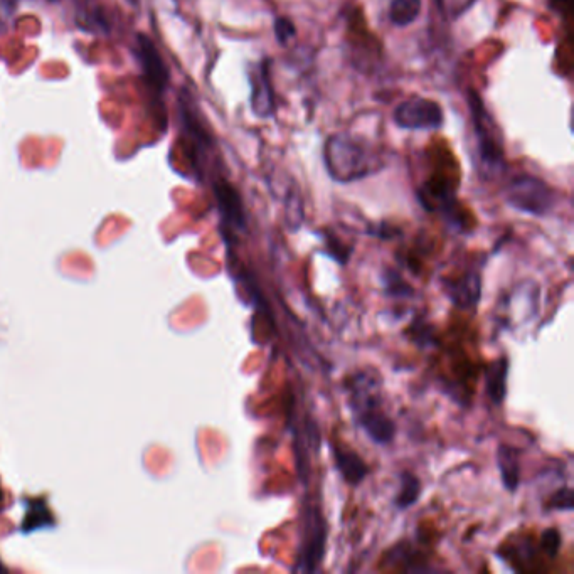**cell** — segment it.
<instances>
[{"label": "cell", "instance_id": "1", "mask_svg": "<svg viewBox=\"0 0 574 574\" xmlns=\"http://www.w3.org/2000/svg\"><path fill=\"white\" fill-rule=\"evenodd\" d=\"M325 169L337 182H354L381 169V160L366 140L349 133L330 135L324 147Z\"/></svg>", "mask_w": 574, "mask_h": 574}, {"label": "cell", "instance_id": "2", "mask_svg": "<svg viewBox=\"0 0 574 574\" xmlns=\"http://www.w3.org/2000/svg\"><path fill=\"white\" fill-rule=\"evenodd\" d=\"M327 539H329V526L319 502L305 500L300 524L297 564L293 566V571L315 573L324 561Z\"/></svg>", "mask_w": 574, "mask_h": 574}, {"label": "cell", "instance_id": "3", "mask_svg": "<svg viewBox=\"0 0 574 574\" xmlns=\"http://www.w3.org/2000/svg\"><path fill=\"white\" fill-rule=\"evenodd\" d=\"M556 199L553 187L539 177L519 176L505 187V201L511 208L537 218L548 216L556 206Z\"/></svg>", "mask_w": 574, "mask_h": 574}, {"label": "cell", "instance_id": "4", "mask_svg": "<svg viewBox=\"0 0 574 574\" xmlns=\"http://www.w3.org/2000/svg\"><path fill=\"white\" fill-rule=\"evenodd\" d=\"M468 105H470L472 118H474L480 160L487 169L490 171L494 169L495 171L497 167L504 165V140L500 137L499 128L495 127V122L487 112L484 101L477 91H470Z\"/></svg>", "mask_w": 574, "mask_h": 574}, {"label": "cell", "instance_id": "5", "mask_svg": "<svg viewBox=\"0 0 574 574\" xmlns=\"http://www.w3.org/2000/svg\"><path fill=\"white\" fill-rule=\"evenodd\" d=\"M196 103L186 90H182L179 96V117H181L182 132L186 135L187 144L191 149L192 165H201L202 157L214 149V139L209 133L208 127L202 123L201 113L197 112Z\"/></svg>", "mask_w": 574, "mask_h": 574}, {"label": "cell", "instance_id": "6", "mask_svg": "<svg viewBox=\"0 0 574 574\" xmlns=\"http://www.w3.org/2000/svg\"><path fill=\"white\" fill-rule=\"evenodd\" d=\"M394 122L404 130H435L443 125V110L430 98L413 96L399 103L394 110Z\"/></svg>", "mask_w": 574, "mask_h": 574}, {"label": "cell", "instance_id": "7", "mask_svg": "<svg viewBox=\"0 0 574 574\" xmlns=\"http://www.w3.org/2000/svg\"><path fill=\"white\" fill-rule=\"evenodd\" d=\"M135 58L139 61L142 75L150 90L157 96L164 95L171 83V73L159 49L155 48L154 41L144 32L135 36Z\"/></svg>", "mask_w": 574, "mask_h": 574}, {"label": "cell", "instance_id": "8", "mask_svg": "<svg viewBox=\"0 0 574 574\" xmlns=\"http://www.w3.org/2000/svg\"><path fill=\"white\" fill-rule=\"evenodd\" d=\"M346 389L354 418L381 410V378L374 371L352 376L347 381Z\"/></svg>", "mask_w": 574, "mask_h": 574}, {"label": "cell", "instance_id": "9", "mask_svg": "<svg viewBox=\"0 0 574 574\" xmlns=\"http://www.w3.org/2000/svg\"><path fill=\"white\" fill-rule=\"evenodd\" d=\"M214 196L218 202L219 216L224 228V236L229 234L243 233L246 231V214L243 199L240 192L236 191L233 184H229L224 179L214 182Z\"/></svg>", "mask_w": 574, "mask_h": 574}, {"label": "cell", "instance_id": "10", "mask_svg": "<svg viewBox=\"0 0 574 574\" xmlns=\"http://www.w3.org/2000/svg\"><path fill=\"white\" fill-rule=\"evenodd\" d=\"M270 64H272L270 59H263L250 73L251 110L258 118H270L275 113Z\"/></svg>", "mask_w": 574, "mask_h": 574}, {"label": "cell", "instance_id": "11", "mask_svg": "<svg viewBox=\"0 0 574 574\" xmlns=\"http://www.w3.org/2000/svg\"><path fill=\"white\" fill-rule=\"evenodd\" d=\"M443 290L458 309H474L482 295V278L477 272H468L457 280L443 283Z\"/></svg>", "mask_w": 574, "mask_h": 574}, {"label": "cell", "instance_id": "12", "mask_svg": "<svg viewBox=\"0 0 574 574\" xmlns=\"http://www.w3.org/2000/svg\"><path fill=\"white\" fill-rule=\"evenodd\" d=\"M330 448H332V455H334L335 468L341 474L344 482L349 485L362 484V480L366 479L371 472L369 465L354 450L337 447V445H330Z\"/></svg>", "mask_w": 574, "mask_h": 574}, {"label": "cell", "instance_id": "13", "mask_svg": "<svg viewBox=\"0 0 574 574\" xmlns=\"http://www.w3.org/2000/svg\"><path fill=\"white\" fill-rule=\"evenodd\" d=\"M356 423L369 436V440L378 445H388L396 436V423L383 410L359 416Z\"/></svg>", "mask_w": 574, "mask_h": 574}, {"label": "cell", "instance_id": "14", "mask_svg": "<svg viewBox=\"0 0 574 574\" xmlns=\"http://www.w3.org/2000/svg\"><path fill=\"white\" fill-rule=\"evenodd\" d=\"M497 467L505 489L516 492L521 484V452L512 445L502 443L497 448Z\"/></svg>", "mask_w": 574, "mask_h": 574}, {"label": "cell", "instance_id": "15", "mask_svg": "<svg viewBox=\"0 0 574 574\" xmlns=\"http://www.w3.org/2000/svg\"><path fill=\"white\" fill-rule=\"evenodd\" d=\"M507 376H509V359L505 356L495 359L487 369V381H485L487 394L490 401L497 406L504 403L507 396Z\"/></svg>", "mask_w": 574, "mask_h": 574}, {"label": "cell", "instance_id": "16", "mask_svg": "<svg viewBox=\"0 0 574 574\" xmlns=\"http://www.w3.org/2000/svg\"><path fill=\"white\" fill-rule=\"evenodd\" d=\"M421 482L415 474L411 472H401L399 475V490L394 505L398 507L399 511H406L410 509L411 505H415L420 499L421 495Z\"/></svg>", "mask_w": 574, "mask_h": 574}, {"label": "cell", "instance_id": "17", "mask_svg": "<svg viewBox=\"0 0 574 574\" xmlns=\"http://www.w3.org/2000/svg\"><path fill=\"white\" fill-rule=\"evenodd\" d=\"M421 12V0H393L389 7V19L394 26L406 27L418 19Z\"/></svg>", "mask_w": 574, "mask_h": 574}, {"label": "cell", "instance_id": "18", "mask_svg": "<svg viewBox=\"0 0 574 574\" xmlns=\"http://www.w3.org/2000/svg\"><path fill=\"white\" fill-rule=\"evenodd\" d=\"M438 9L448 21H457L474 6L475 0H436Z\"/></svg>", "mask_w": 574, "mask_h": 574}, {"label": "cell", "instance_id": "19", "mask_svg": "<svg viewBox=\"0 0 574 574\" xmlns=\"http://www.w3.org/2000/svg\"><path fill=\"white\" fill-rule=\"evenodd\" d=\"M386 292L393 297L406 298L413 295V288L399 277L398 273L393 270H386V277L383 278Z\"/></svg>", "mask_w": 574, "mask_h": 574}, {"label": "cell", "instance_id": "20", "mask_svg": "<svg viewBox=\"0 0 574 574\" xmlns=\"http://www.w3.org/2000/svg\"><path fill=\"white\" fill-rule=\"evenodd\" d=\"M573 489L569 487H563V489L556 490L551 499L548 500L546 504V509L548 511H573Z\"/></svg>", "mask_w": 574, "mask_h": 574}, {"label": "cell", "instance_id": "21", "mask_svg": "<svg viewBox=\"0 0 574 574\" xmlns=\"http://www.w3.org/2000/svg\"><path fill=\"white\" fill-rule=\"evenodd\" d=\"M287 221L288 224H290V228L292 229H298V226L302 224L303 204L302 197H300L298 191H293L288 194Z\"/></svg>", "mask_w": 574, "mask_h": 574}, {"label": "cell", "instance_id": "22", "mask_svg": "<svg viewBox=\"0 0 574 574\" xmlns=\"http://www.w3.org/2000/svg\"><path fill=\"white\" fill-rule=\"evenodd\" d=\"M541 549L548 554L549 558H558L561 549V534L556 527H549L541 536Z\"/></svg>", "mask_w": 574, "mask_h": 574}, {"label": "cell", "instance_id": "23", "mask_svg": "<svg viewBox=\"0 0 574 574\" xmlns=\"http://www.w3.org/2000/svg\"><path fill=\"white\" fill-rule=\"evenodd\" d=\"M273 27H275V38H277L278 43L282 44V46H287V44L297 36L295 24H293L288 17H277Z\"/></svg>", "mask_w": 574, "mask_h": 574}, {"label": "cell", "instance_id": "24", "mask_svg": "<svg viewBox=\"0 0 574 574\" xmlns=\"http://www.w3.org/2000/svg\"><path fill=\"white\" fill-rule=\"evenodd\" d=\"M325 243H327V251H330V255L334 256L335 260L339 261L341 265H346L349 255L352 253V248H347L334 234H327Z\"/></svg>", "mask_w": 574, "mask_h": 574}, {"label": "cell", "instance_id": "25", "mask_svg": "<svg viewBox=\"0 0 574 574\" xmlns=\"http://www.w3.org/2000/svg\"><path fill=\"white\" fill-rule=\"evenodd\" d=\"M17 7H19V0H0V32L9 26Z\"/></svg>", "mask_w": 574, "mask_h": 574}, {"label": "cell", "instance_id": "26", "mask_svg": "<svg viewBox=\"0 0 574 574\" xmlns=\"http://www.w3.org/2000/svg\"><path fill=\"white\" fill-rule=\"evenodd\" d=\"M548 6L559 16L571 17L573 12V0H548Z\"/></svg>", "mask_w": 574, "mask_h": 574}, {"label": "cell", "instance_id": "27", "mask_svg": "<svg viewBox=\"0 0 574 574\" xmlns=\"http://www.w3.org/2000/svg\"><path fill=\"white\" fill-rule=\"evenodd\" d=\"M369 233L376 234L381 240H391V236L398 233V229L389 228L388 224H381V228L371 229Z\"/></svg>", "mask_w": 574, "mask_h": 574}, {"label": "cell", "instance_id": "28", "mask_svg": "<svg viewBox=\"0 0 574 574\" xmlns=\"http://www.w3.org/2000/svg\"><path fill=\"white\" fill-rule=\"evenodd\" d=\"M48 2H59V0H48Z\"/></svg>", "mask_w": 574, "mask_h": 574}]
</instances>
